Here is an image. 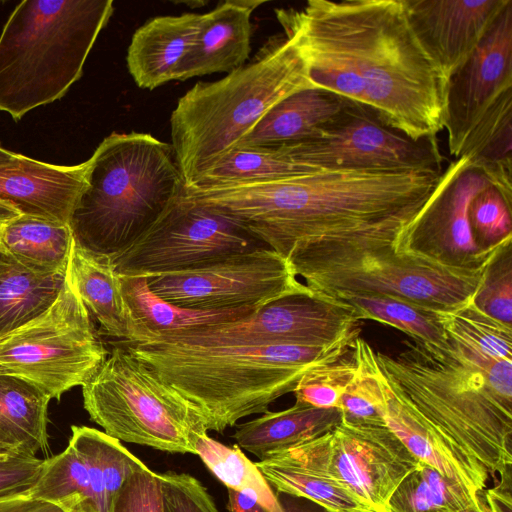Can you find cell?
Returning a JSON list of instances; mask_svg holds the SVG:
<instances>
[{
  "mask_svg": "<svg viewBox=\"0 0 512 512\" xmlns=\"http://www.w3.org/2000/svg\"><path fill=\"white\" fill-rule=\"evenodd\" d=\"M166 512H218L206 488L186 473L159 474Z\"/></svg>",
  "mask_w": 512,
  "mask_h": 512,
  "instance_id": "60d3db41",
  "label": "cell"
},
{
  "mask_svg": "<svg viewBox=\"0 0 512 512\" xmlns=\"http://www.w3.org/2000/svg\"><path fill=\"white\" fill-rule=\"evenodd\" d=\"M443 170H320L186 194L239 221L301 276L365 253L401 250Z\"/></svg>",
  "mask_w": 512,
  "mask_h": 512,
  "instance_id": "6da1fadb",
  "label": "cell"
},
{
  "mask_svg": "<svg viewBox=\"0 0 512 512\" xmlns=\"http://www.w3.org/2000/svg\"><path fill=\"white\" fill-rule=\"evenodd\" d=\"M446 332L444 345L413 340L394 356L377 351V365L427 421L501 476L512 466V360Z\"/></svg>",
  "mask_w": 512,
  "mask_h": 512,
  "instance_id": "3957f363",
  "label": "cell"
},
{
  "mask_svg": "<svg viewBox=\"0 0 512 512\" xmlns=\"http://www.w3.org/2000/svg\"><path fill=\"white\" fill-rule=\"evenodd\" d=\"M0 512H64L59 507L28 495L0 498Z\"/></svg>",
  "mask_w": 512,
  "mask_h": 512,
  "instance_id": "7bdbcfd3",
  "label": "cell"
},
{
  "mask_svg": "<svg viewBox=\"0 0 512 512\" xmlns=\"http://www.w3.org/2000/svg\"><path fill=\"white\" fill-rule=\"evenodd\" d=\"M491 185L467 156L452 161L408 230L402 250L454 267L477 268L488 264L502 246L483 251L476 245L468 210L472 199Z\"/></svg>",
  "mask_w": 512,
  "mask_h": 512,
  "instance_id": "2e32d148",
  "label": "cell"
},
{
  "mask_svg": "<svg viewBox=\"0 0 512 512\" xmlns=\"http://www.w3.org/2000/svg\"><path fill=\"white\" fill-rule=\"evenodd\" d=\"M282 452L337 482L370 512H388L391 495L420 462L387 426L343 420Z\"/></svg>",
  "mask_w": 512,
  "mask_h": 512,
  "instance_id": "4fadbf2b",
  "label": "cell"
},
{
  "mask_svg": "<svg viewBox=\"0 0 512 512\" xmlns=\"http://www.w3.org/2000/svg\"><path fill=\"white\" fill-rule=\"evenodd\" d=\"M377 376L384 398L385 424L406 448L420 462L456 481L472 495L485 490L488 470L427 421L378 365Z\"/></svg>",
  "mask_w": 512,
  "mask_h": 512,
  "instance_id": "d6986e66",
  "label": "cell"
},
{
  "mask_svg": "<svg viewBox=\"0 0 512 512\" xmlns=\"http://www.w3.org/2000/svg\"><path fill=\"white\" fill-rule=\"evenodd\" d=\"M512 94V1L470 58L449 79L443 130L455 159L482 120Z\"/></svg>",
  "mask_w": 512,
  "mask_h": 512,
  "instance_id": "e0dca14e",
  "label": "cell"
},
{
  "mask_svg": "<svg viewBox=\"0 0 512 512\" xmlns=\"http://www.w3.org/2000/svg\"><path fill=\"white\" fill-rule=\"evenodd\" d=\"M342 420L337 408L322 409L296 403L282 411L238 425L233 437L244 450L260 460L313 440L335 428Z\"/></svg>",
  "mask_w": 512,
  "mask_h": 512,
  "instance_id": "d4e9b609",
  "label": "cell"
},
{
  "mask_svg": "<svg viewBox=\"0 0 512 512\" xmlns=\"http://www.w3.org/2000/svg\"><path fill=\"white\" fill-rule=\"evenodd\" d=\"M89 161L69 226L74 240L94 252L125 248L184 187L171 145L148 133H111Z\"/></svg>",
  "mask_w": 512,
  "mask_h": 512,
  "instance_id": "8992f818",
  "label": "cell"
},
{
  "mask_svg": "<svg viewBox=\"0 0 512 512\" xmlns=\"http://www.w3.org/2000/svg\"><path fill=\"white\" fill-rule=\"evenodd\" d=\"M227 493L230 512H268L262 505L247 495L229 488Z\"/></svg>",
  "mask_w": 512,
  "mask_h": 512,
  "instance_id": "ee69618b",
  "label": "cell"
},
{
  "mask_svg": "<svg viewBox=\"0 0 512 512\" xmlns=\"http://www.w3.org/2000/svg\"><path fill=\"white\" fill-rule=\"evenodd\" d=\"M120 276L131 317V335L126 343H139L162 334L234 321L255 311L253 309L206 311L182 308L157 296L150 289L146 277Z\"/></svg>",
  "mask_w": 512,
  "mask_h": 512,
  "instance_id": "484cf974",
  "label": "cell"
},
{
  "mask_svg": "<svg viewBox=\"0 0 512 512\" xmlns=\"http://www.w3.org/2000/svg\"><path fill=\"white\" fill-rule=\"evenodd\" d=\"M20 215L19 211L11 204L0 201V223Z\"/></svg>",
  "mask_w": 512,
  "mask_h": 512,
  "instance_id": "7dc6e473",
  "label": "cell"
},
{
  "mask_svg": "<svg viewBox=\"0 0 512 512\" xmlns=\"http://www.w3.org/2000/svg\"><path fill=\"white\" fill-rule=\"evenodd\" d=\"M66 272H42L0 249V336L49 308L59 295Z\"/></svg>",
  "mask_w": 512,
  "mask_h": 512,
  "instance_id": "4316f807",
  "label": "cell"
},
{
  "mask_svg": "<svg viewBox=\"0 0 512 512\" xmlns=\"http://www.w3.org/2000/svg\"><path fill=\"white\" fill-rule=\"evenodd\" d=\"M347 101L316 87L297 91L275 105L236 148L312 139L338 118Z\"/></svg>",
  "mask_w": 512,
  "mask_h": 512,
  "instance_id": "603a6c76",
  "label": "cell"
},
{
  "mask_svg": "<svg viewBox=\"0 0 512 512\" xmlns=\"http://www.w3.org/2000/svg\"><path fill=\"white\" fill-rule=\"evenodd\" d=\"M314 87L292 39L275 35L252 61L214 82H198L170 118L171 147L184 187L233 151L275 105Z\"/></svg>",
  "mask_w": 512,
  "mask_h": 512,
  "instance_id": "5b68a950",
  "label": "cell"
},
{
  "mask_svg": "<svg viewBox=\"0 0 512 512\" xmlns=\"http://www.w3.org/2000/svg\"><path fill=\"white\" fill-rule=\"evenodd\" d=\"M512 201L495 186L479 192L468 210L469 224L476 245L483 251L512 242Z\"/></svg>",
  "mask_w": 512,
  "mask_h": 512,
  "instance_id": "8d00e7d4",
  "label": "cell"
},
{
  "mask_svg": "<svg viewBox=\"0 0 512 512\" xmlns=\"http://www.w3.org/2000/svg\"><path fill=\"white\" fill-rule=\"evenodd\" d=\"M82 395L90 419L119 441L196 454L208 431L200 410L125 346L112 348Z\"/></svg>",
  "mask_w": 512,
  "mask_h": 512,
  "instance_id": "ba28073f",
  "label": "cell"
},
{
  "mask_svg": "<svg viewBox=\"0 0 512 512\" xmlns=\"http://www.w3.org/2000/svg\"><path fill=\"white\" fill-rule=\"evenodd\" d=\"M13 454H26L22 452L18 447L0 441V455H13Z\"/></svg>",
  "mask_w": 512,
  "mask_h": 512,
  "instance_id": "c3c4849f",
  "label": "cell"
},
{
  "mask_svg": "<svg viewBox=\"0 0 512 512\" xmlns=\"http://www.w3.org/2000/svg\"><path fill=\"white\" fill-rule=\"evenodd\" d=\"M486 266L454 267L407 249L386 250L365 253L301 277L310 290L327 296L379 294L449 312L472 301Z\"/></svg>",
  "mask_w": 512,
  "mask_h": 512,
  "instance_id": "30bf717a",
  "label": "cell"
},
{
  "mask_svg": "<svg viewBox=\"0 0 512 512\" xmlns=\"http://www.w3.org/2000/svg\"><path fill=\"white\" fill-rule=\"evenodd\" d=\"M275 13L314 87L369 108L413 140H435L443 131L448 82L403 0H310Z\"/></svg>",
  "mask_w": 512,
  "mask_h": 512,
  "instance_id": "7a4b0ae2",
  "label": "cell"
},
{
  "mask_svg": "<svg viewBox=\"0 0 512 512\" xmlns=\"http://www.w3.org/2000/svg\"><path fill=\"white\" fill-rule=\"evenodd\" d=\"M160 298L182 308L253 309L307 292L288 260L269 247L233 253L201 265L147 278Z\"/></svg>",
  "mask_w": 512,
  "mask_h": 512,
  "instance_id": "7c38bea8",
  "label": "cell"
},
{
  "mask_svg": "<svg viewBox=\"0 0 512 512\" xmlns=\"http://www.w3.org/2000/svg\"><path fill=\"white\" fill-rule=\"evenodd\" d=\"M89 159L77 165H55L22 154L0 164V201L20 214L69 224L86 185Z\"/></svg>",
  "mask_w": 512,
  "mask_h": 512,
  "instance_id": "ffe728a7",
  "label": "cell"
},
{
  "mask_svg": "<svg viewBox=\"0 0 512 512\" xmlns=\"http://www.w3.org/2000/svg\"><path fill=\"white\" fill-rule=\"evenodd\" d=\"M450 512H490L484 496V490L477 494V499L472 504L468 505L465 508Z\"/></svg>",
  "mask_w": 512,
  "mask_h": 512,
  "instance_id": "bcb514c9",
  "label": "cell"
},
{
  "mask_svg": "<svg viewBox=\"0 0 512 512\" xmlns=\"http://www.w3.org/2000/svg\"><path fill=\"white\" fill-rule=\"evenodd\" d=\"M43 464V459L15 454L0 459V498L27 495Z\"/></svg>",
  "mask_w": 512,
  "mask_h": 512,
  "instance_id": "b9f144b4",
  "label": "cell"
},
{
  "mask_svg": "<svg viewBox=\"0 0 512 512\" xmlns=\"http://www.w3.org/2000/svg\"><path fill=\"white\" fill-rule=\"evenodd\" d=\"M111 512H166L159 474L149 468L133 473L115 496Z\"/></svg>",
  "mask_w": 512,
  "mask_h": 512,
  "instance_id": "ab89813d",
  "label": "cell"
},
{
  "mask_svg": "<svg viewBox=\"0 0 512 512\" xmlns=\"http://www.w3.org/2000/svg\"><path fill=\"white\" fill-rule=\"evenodd\" d=\"M107 356L67 271L49 308L0 336V372L28 380L56 400L85 385Z\"/></svg>",
  "mask_w": 512,
  "mask_h": 512,
  "instance_id": "9c48e42d",
  "label": "cell"
},
{
  "mask_svg": "<svg viewBox=\"0 0 512 512\" xmlns=\"http://www.w3.org/2000/svg\"><path fill=\"white\" fill-rule=\"evenodd\" d=\"M256 465L277 494L307 499L328 512H370L337 482L284 452L260 460Z\"/></svg>",
  "mask_w": 512,
  "mask_h": 512,
  "instance_id": "4dcf8cb0",
  "label": "cell"
},
{
  "mask_svg": "<svg viewBox=\"0 0 512 512\" xmlns=\"http://www.w3.org/2000/svg\"><path fill=\"white\" fill-rule=\"evenodd\" d=\"M203 14L158 16L133 34L127 67L138 87L153 90L176 79V72L200 32Z\"/></svg>",
  "mask_w": 512,
  "mask_h": 512,
  "instance_id": "7402d4cb",
  "label": "cell"
},
{
  "mask_svg": "<svg viewBox=\"0 0 512 512\" xmlns=\"http://www.w3.org/2000/svg\"><path fill=\"white\" fill-rule=\"evenodd\" d=\"M29 497L53 504L64 512H97L93 477L81 451L72 443L43 459Z\"/></svg>",
  "mask_w": 512,
  "mask_h": 512,
  "instance_id": "f546056e",
  "label": "cell"
},
{
  "mask_svg": "<svg viewBox=\"0 0 512 512\" xmlns=\"http://www.w3.org/2000/svg\"><path fill=\"white\" fill-rule=\"evenodd\" d=\"M280 505L284 512H328L318 504L304 498L287 494H278Z\"/></svg>",
  "mask_w": 512,
  "mask_h": 512,
  "instance_id": "f6af8a7d",
  "label": "cell"
},
{
  "mask_svg": "<svg viewBox=\"0 0 512 512\" xmlns=\"http://www.w3.org/2000/svg\"><path fill=\"white\" fill-rule=\"evenodd\" d=\"M13 455H15V454H13ZM8 456H11V455H0V459H4V458H6Z\"/></svg>",
  "mask_w": 512,
  "mask_h": 512,
  "instance_id": "f907efd6",
  "label": "cell"
},
{
  "mask_svg": "<svg viewBox=\"0 0 512 512\" xmlns=\"http://www.w3.org/2000/svg\"><path fill=\"white\" fill-rule=\"evenodd\" d=\"M66 271L102 332L128 342L131 335L130 312L121 276L115 270L110 255L85 248L73 238Z\"/></svg>",
  "mask_w": 512,
  "mask_h": 512,
  "instance_id": "cb8c5ba5",
  "label": "cell"
},
{
  "mask_svg": "<svg viewBox=\"0 0 512 512\" xmlns=\"http://www.w3.org/2000/svg\"><path fill=\"white\" fill-rule=\"evenodd\" d=\"M329 297L352 308L359 321L373 320L392 326L415 341L433 345L447 343L441 312L379 294L340 293Z\"/></svg>",
  "mask_w": 512,
  "mask_h": 512,
  "instance_id": "1f68e13d",
  "label": "cell"
},
{
  "mask_svg": "<svg viewBox=\"0 0 512 512\" xmlns=\"http://www.w3.org/2000/svg\"><path fill=\"white\" fill-rule=\"evenodd\" d=\"M357 337L327 346L160 338L124 346L200 410L207 430L223 432L244 417L267 412L275 400L294 391L308 370L348 354Z\"/></svg>",
  "mask_w": 512,
  "mask_h": 512,
  "instance_id": "277c9868",
  "label": "cell"
},
{
  "mask_svg": "<svg viewBox=\"0 0 512 512\" xmlns=\"http://www.w3.org/2000/svg\"><path fill=\"white\" fill-rule=\"evenodd\" d=\"M114 12L112 0H24L0 34V112L19 121L61 99Z\"/></svg>",
  "mask_w": 512,
  "mask_h": 512,
  "instance_id": "52a82bcc",
  "label": "cell"
},
{
  "mask_svg": "<svg viewBox=\"0 0 512 512\" xmlns=\"http://www.w3.org/2000/svg\"><path fill=\"white\" fill-rule=\"evenodd\" d=\"M267 247L234 218L184 195L135 240L111 254L118 274L152 277Z\"/></svg>",
  "mask_w": 512,
  "mask_h": 512,
  "instance_id": "8fae6325",
  "label": "cell"
},
{
  "mask_svg": "<svg viewBox=\"0 0 512 512\" xmlns=\"http://www.w3.org/2000/svg\"><path fill=\"white\" fill-rule=\"evenodd\" d=\"M17 153L4 149L0 146V164L12 161Z\"/></svg>",
  "mask_w": 512,
  "mask_h": 512,
  "instance_id": "681fc988",
  "label": "cell"
},
{
  "mask_svg": "<svg viewBox=\"0 0 512 512\" xmlns=\"http://www.w3.org/2000/svg\"><path fill=\"white\" fill-rule=\"evenodd\" d=\"M444 328L485 356L512 360V327L479 311L472 301L457 310L441 312Z\"/></svg>",
  "mask_w": 512,
  "mask_h": 512,
  "instance_id": "d590c367",
  "label": "cell"
},
{
  "mask_svg": "<svg viewBox=\"0 0 512 512\" xmlns=\"http://www.w3.org/2000/svg\"><path fill=\"white\" fill-rule=\"evenodd\" d=\"M512 0H403L420 43L448 82Z\"/></svg>",
  "mask_w": 512,
  "mask_h": 512,
  "instance_id": "ac0fdd59",
  "label": "cell"
},
{
  "mask_svg": "<svg viewBox=\"0 0 512 512\" xmlns=\"http://www.w3.org/2000/svg\"><path fill=\"white\" fill-rule=\"evenodd\" d=\"M476 499L477 495H472L456 481L419 462L391 495L387 511L450 512L465 508Z\"/></svg>",
  "mask_w": 512,
  "mask_h": 512,
  "instance_id": "836d02e7",
  "label": "cell"
},
{
  "mask_svg": "<svg viewBox=\"0 0 512 512\" xmlns=\"http://www.w3.org/2000/svg\"><path fill=\"white\" fill-rule=\"evenodd\" d=\"M0 441H3L2 438H1V435H0ZM4 442V441H3ZM6 443V442H5ZM9 444V443H8Z\"/></svg>",
  "mask_w": 512,
  "mask_h": 512,
  "instance_id": "816d5d0a",
  "label": "cell"
},
{
  "mask_svg": "<svg viewBox=\"0 0 512 512\" xmlns=\"http://www.w3.org/2000/svg\"><path fill=\"white\" fill-rule=\"evenodd\" d=\"M358 322L348 305L309 289L307 292L274 300L238 320L149 339L191 343L327 346L358 336Z\"/></svg>",
  "mask_w": 512,
  "mask_h": 512,
  "instance_id": "9a60e30c",
  "label": "cell"
},
{
  "mask_svg": "<svg viewBox=\"0 0 512 512\" xmlns=\"http://www.w3.org/2000/svg\"><path fill=\"white\" fill-rule=\"evenodd\" d=\"M72 241L66 223L23 214L0 223V249L34 270L66 272Z\"/></svg>",
  "mask_w": 512,
  "mask_h": 512,
  "instance_id": "f1b7e54d",
  "label": "cell"
},
{
  "mask_svg": "<svg viewBox=\"0 0 512 512\" xmlns=\"http://www.w3.org/2000/svg\"><path fill=\"white\" fill-rule=\"evenodd\" d=\"M346 355L308 370L293 391L295 402L322 409H339L341 396L356 371L353 355Z\"/></svg>",
  "mask_w": 512,
  "mask_h": 512,
  "instance_id": "74e56055",
  "label": "cell"
},
{
  "mask_svg": "<svg viewBox=\"0 0 512 512\" xmlns=\"http://www.w3.org/2000/svg\"><path fill=\"white\" fill-rule=\"evenodd\" d=\"M195 451L227 488L251 497L268 512H284L256 463L250 461L238 446L224 445L204 433L197 437Z\"/></svg>",
  "mask_w": 512,
  "mask_h": 512,
  "instance_id": "d6a6232c",
  "label": "cell"
},
{
  "mask_svg": "<svg viewBox=\"0 0 512 512\" xmlns=\"http://www.w3.org/2000/svg\"><path fill=\"white\" fill-rule=\"evenodd\" d=\"M265 0H226L203 14L197 39L181 62L176 79L232 72L245 64L251 51L253 12Z\"/></svg>",
  "mask_w": 512,
  "mask_h": 512,
  "instance_id": "44dd1931",
  "label": "cell"
},
{
  "mask_svg": "<svg viewBox=\"0 0 512 512\" xmlns=\"http://www.w3.org/2000/svg\"><path fill=\"white\" fill-rule=\"evenodd\" d=\"M51 398L33 383L0 372V435L28 455L49 449L48 406Z\"/></svg>",
  "mask_w": 512,
  "mask_h": 512,
  "instance_id": "83f0119b",
  "label": "cell"
},
{
  "mask_svg": "<svg viewBox=\"0 0 512 512\" xmlns=\"http://www.w3.org/2000/svg\"><path fill=\"white\" fill-rule=\"evenodd\" d=\"M351 352L356 371L340 399L342 420L356 425L386 426L376 351L363 338L357 337Z\"/></svg>",
  "mask_w": 512,
  "mask_h": 512,
  "instance_id": "e575fe53",
  "label": "cell"
},
{
  "mask_svg": "<svg viewBox=\"0 0 512 512\" xmlns=\"http://www.w3.org/2000/svg\"><path fill=\"white\" fill-rule=\"evenodd\" d=\"M512 242L487 264L472 304L485 315L512 327Z\"/></svg>",
  "mask_w": 512,
  "mask_h": 512,
  "instance_id": "f35d334b",
  "label": "cell"
},
{
  "mask_svg": "<svg viewBox=\"0 0 512 512\" xmlns=\"http://www.w3.org/2000/svg\"><path fill=\"white\" fill-rule=\"evenodd\" d=\"M288 144L298 162L315 170H443L437 139L413 140L350 101L318 136Z\"/></svg>",
  "mask_w": 512,
  "mask_h": 512,
  "instance_id": "5bb4252c",
  "label": "cell"
}]
</instances>
